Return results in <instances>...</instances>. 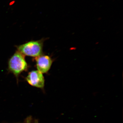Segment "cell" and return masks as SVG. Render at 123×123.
Listing matches in <instances>:
<instances>
[{
	"label": "cell",
	"instance_id": "obj_1",
	"mask_svg": "<svg viewBox=\"0 0 123 123\" xmlns=\"http://www.w3.org/2000/svg\"><path fill=\"white\" fill-rule=\"evenodd\" d=\"M8 67L10 72L13 74L18 80L22 72L26 71L29 65L25 59V55L17 51L9 60Z\"/></svg>",
	"mask_w": 123,
	"mask_h": 123
},
{
	"label": "cell",
	"instance_id": "obj_2",
	"mask_svg": "<svg viewBox=\"0 0 123 123\" xmlns=\"http://www.w3.org/2000/svg\"><path fill=\"white\" fill-rule=\"evenodd\" d=\"M44 39L30 41L17 46L18 51L24 55L36 57L43 55Z\"/></svg>",
	"mask_w": 123,
	"mask_h": 123
},
{
	"label": "cell",
	"instance_id": "obj_3",
	"mask_svg": "<svg viewBox=\"0 0 123 123\" xmlns=\"http://www.w3.org/2000/svg\"><path fill=\"white\" fill-rule=\"evenodd\" d=\"M25 79L32 86L41 89L44 88L45 83L44 76L39 70H33L30 72Z\"/></svg>",
	"mask_w": 123,
	"mask_h": 123
},
{
	"label": "cell",
	"instance_id": "obj_4",
	"mask_svg": "<svg viewBox=\"0 0 123 123\" xmlns=\"http://www.w3.org/2000/svg\"><path fill=\"white\" fill-rule=\"evenodd\" d=\"M35 60L38 70L43 74L48 72L53 62L51 57L47 55H42L36 57Z\"/></svg>",
	"mask_w": 123,
	"mask_h": 123
},
{
	"label": "cell",
	"instance_id": "obj_5",
	"mask_svg": "<svg viewBox=\"0 0 123 123\" xmlns=\"http://www.w3.org/2000/svg\"><path fill=\"white\" fill-rule=\"evenodd\" d=\"M31 119H32V118H31V116L29 117H27L26 119L25 123H31Z\"/></svg>",
	"mask_w": 123,
	"mask_h": 123
},
{
	"label": "cell",
	"instance_id": "obj_6",
	"mask_svg": "<svg viewBox=\"0 0 123 123\" xmlns=\"http://www.w3.org/2000/svg\"><path fill=\"white\" fill-rule=\"evenodd\" d=\"M34 123H39V122L37 120H35L34 122Z\"/></svg>",
	"mask_w": 123,
	"mask_h": 123
}]
</instances>
